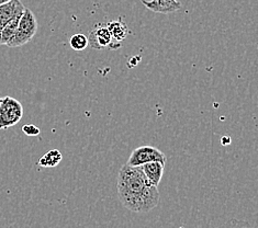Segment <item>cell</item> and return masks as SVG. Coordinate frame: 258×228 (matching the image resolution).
<instances>
[{
  "label": "cell",
  "mask_w": 258,
  "mask_h": 228,
  "mask_svg": "<svg viewBox=\"0 0 258 228\" xmlns=\"http://www.w3.org/2000/svg\"><path fill=\"white\" fill-rule=\"evenodd\" d=\"M24 9L26 7L20 0H10V2L0 6V33L6 24H8L15 18L22 16Z\"/></svg>",
  "instance_id": "6"
},
{
  "label": "cell",
  "mask_w": 258,
  "mask_h": 228,
  "mask_svg": "<svg viewBox=\"0 0 258 228\" xmlns=\"http://www.w3.org/2000/svg\"><path fill=\"white\" fill-rule=\"evenodd\" d=\"M38 28V21H36V18L33 15V12L26 8L20 18L14 38L6 45L9 47H19L27 44V43H29L34 38Z\"/></svg>",
  "instance_id": "2"
},
{
  "label": "cell",
  "mask_w": 258,
  "mask_h": 228,
  "mask_svg": "<svg viewBox=\"0 0 258 228\" xmlns=\"http://www.w3.org/2000/svg\"><path fill=\"white\" fill-rule=\"evenodd\" d=\"M217 228H253L248 221L239 220V219H230L226 223L221 225Z\"/></svg>",
  "instance_id": "13"
},
{
  "label": "cell",
  "mask_w": 258,
  "mask_h": 228,
  "mask_svg": "<svg viewBox=\"0 0 258 228\" xmlns=\"http://www.w3.org/2000/svg\"><path fill=\"white\" fill-rule=\"evenodd\" d=\"M110 34H111L112 39V50H118L121 47V43L123 41L127 34L128 29L124 22L122 20H114L108 23L107 26Z\"/></svg>",
  "instance_id": "8"
},
{
  "label": "cell",
  "mask_w": 258,
  "mask_h": 228,
  "mask_svg": "<svg viewBox=\"0 0 258 228\" xmlns=\"http://www.w3.org/2000/svg\"><path fill=\"white\" fill-rule=\"evenodd\" d=\"M20 18L21 16L17 17L15 19H12L8 24H6V27L3 29L2 33H0V45H6L12 38H14L18 24H19Z\"/></svg>",
  "instance_id": "11"
},
{
  "label": "cell",
  "mask_w": 258,
  "mask_h": 228,
  "mask_svg": "<svg viewBox=\"0 0 258 228\" xmlns=\"http://www.w3.org/2000/svg\"><path fill=\"white\" fill-rule=\"evenodd\" d=\"M62 159L63 155L58 149H51L40 158L39 165L44 168H54L58 166V164L62 162Z\"/></svg>",
  "instance_id": "10"
},
{
  "label": "cell",
  "mask_w": 258,
  "mask_h": 228,
  "mask_svg": "<svg viewBox=\"0 0 258 228\" xmlns=\"http://www.w3.org/2000/svg\"><path fill=\"white\" fill-rule=\"evenodd\" d=\"M70 45L74 51L82 52L89 46L88 38L85 34H82V33L74 34V35H72V38L70 40Z\"/></svg>",
  "instance_id": "12"
},
{
  "label": "cell",
  "mask_w": 258,
  "mask_h": 228,
  "mask_svg": "<svg viewBox=\"0 0 258 228\" xmlns=\"http://www.w3.org/2000/svg\"><path fill=\"white\" fill-rule=\"evenodd\" d=\"M22 132L27 135V136H38L41 133L40 128L35 126L34 124H26L22 126Z\"/></svg>",
  "instance_id": "14"
},
{
  "label": "cell",
  "mask_w": 258,
  "mask_h": 228,
  "mask_svg": "<svg viewBox=\"0 0 258 228\" xmlns=\"http://www.w3.org/2000/svg\"><path fill=\"white\" fill-rule=\"evenodd\" d=\"M2 100H3V99H2V98H0V103H2Z\"/></svg>",
  "instance_id": "16"
},
{
  "label": "cell",
  "mask_w": 258,
  "mask_h": 228,
  "mask_svg": "<svg viewBox=\"0 0 258 228\" xmlns=\"http://www.w3.org/2000/svg\"><path fill=\"white\" fill-rule=\"evenodd\" d=\"M8 2H10V0H0V6L6 4V3H8Z\"/></svg>",
  "instance_id": "15"
},
{
  "label": "cell",
  "mask_w": 258,
  "mask_h": 228,
  "mask_svg": "<svg viewBox=\"0 0 258 228\" xmlns=\"http://www.w3.org/2000/svg\"><path fill=\"white\" fill-rule=\"evenodd\" d=\"M164 167L165 164L159 162H152L140 166V168L142 169L143 174L147 178V180L155 187H158L159 182L162 180L164 175Z\"/></svg>",
  "instance_id": "9"
},
{
  "label": "cell",
  "mask_w": 258,
  "mask_h": 228,
  "mask_svg": "<svg viewBox=\"0 0 258 228\" xmlns=\"http://www.w3.org/2000/svg\"><path fill=\"white\" fill-rule=\"evenodd\" d=\"M89 45L95 50H112V39L107 27H96L88 36Z\"/></svg>",
  "instance_id": "5"
},
{
  "label": "cell",
  "mask_w": 258,
  "mask_h": 228,
  "mask_svg": "<svg viewBox=\"0 0 258 228\" xmlns=\"http://www.w3.org/2000/svg\"><path fill=\"white\" fill-rule=\"evenodd\" d=\"M116 187L122 204L132 212H150L159 202L157 187L147 180L140 167H131L125 164L119 171Z\"/></svg>",
  "instance_id": "1"
},
{
  "label": "cell",
  "mask_w": 258,
  "mask_h": 228,
  "mask_svg": "<svg viewBox=\"0 0 258 228\" xmlns=\"http://www.w3.org/2000/svg\"><path fill=\"white\" fill-rule=\"evenodd\" d=\"M152 162H159L165 164V154L162 150L156 148V147L141 146L132 151L130 157H128L126 165L131 166V167H140V166Z\"/></svg>",
  "instance_id": "4"
},
{
  "label": "cell",
  "mask_w": 258,
  "mask_h": 228,
  "mask_svg": "<svg viewBox=\"0 0 258 228\" xmlns=\"http://www.w3.org/2000/svg\"><path fill=\"white\" fill-rule=\"evenodd\" d=\"M147 9L157 14H171L180 10L181 5L177 0H141Z\"/></svg>",
  "instance_id": "7"
},
{
  "label": "cell",
  "mask_w": 258,
  "mask_h": 228,
  "mask_svg": "<svg viewBox=\"0 0 258 228\" xmlns=\"http://www.w3.org/2000/svg\"><path fill=\"white\" fill-rule=\"evenodd\" d=\"M23 116V107L20 101L12 97H5L0 103V129L17 125Z\"/></svg>",
  "instance_id": "3"
}]
</instances>
